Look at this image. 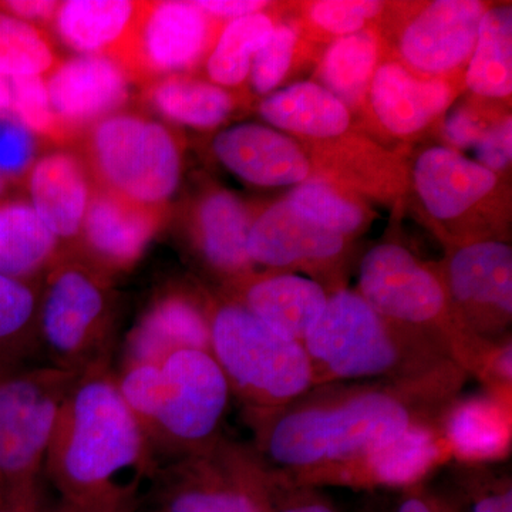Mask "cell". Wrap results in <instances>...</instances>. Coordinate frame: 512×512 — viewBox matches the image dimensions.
I'll list each match as a JSON object with an SVG mask.
<instances>
[{"label":"cell","mask_w":512,"mask_h":512,"mask_svg":"<svg viewBox=\"0 0 512 512\" xmlns=\"http://www.w3.org/2000/svg\"><path fill=\"white\" fill-rule=\"evenodd\" d=\"M12 89V116L35 137L62 144L70 134L57 119L50 104L49 93L42 77L9 79Z\"/></svg>","instance_id":"36"},{"label":"cell","mask_w":512,"mask_h":512,"mask_svg":"<svg viewBox=\"0 0 512 512\" xmlns=\"http://www.w3.org/2000/svg\"><path fill=\"white\" fill-rule=\"evenodd\" d=\"M414 184L434 218L453 220L490 194L497 177L456 150L433 147L414 165Z\"/></svg>","instance_id":"22"},{"label":"cell","mask_w":512,"mask_h":512,"mask_svg":"<svg viewBox=\"0 0 512 512\" xmlns=\"http://www.w3.org/2000/svg\"><path fill=\"white\" fill-rule=\"evenodd\" d=\"M181 348L210 350L207 315L185 293H163L131 333L126 365L154 362Z\"/></svg>","instance_id":"24"},{"label":"cell","mask_w":512,"mask_h":512,"mask_svg":"<svg viewBox=\"0 0 512 512\" xmlns=\"http://www.w3.org/2000/svg\"><path fill=\"white\" fill-rule=\"evenodd\" d=\"M467 86L478 96L503 99L512 92V9L485 10L467 70Z\"/></svg>","instance_id":"31"},{"label":"cell","mask_w":512,"mask_h":512,"mask_svg":"<svg viewBox=\"0 0 512 512\" xmlns=\"http://www.w3.org/2000/svg\"><path fill=\"white\" fill-rule=\"evenodd\" d=\"M274 28L271 18L262 12L231 20L208 59L207 70L212 82L225 87L244 82L251 72L256 52Z\"/></svg>","instance_id":"32"},{"label":"cell","mask_w":512,"mask_h":512,"mask_svg":"<svg viewBox=\"0 0 512 512\" xmlns=\"http://www.w3.org/2000/svg\"><path fill=\"white\" fill-rule=\"evenodd\" d=\"M76 373L52 365L0 373V493L35 487Z\"/></svg>","instance_id":"9"},{"label":"cell","mask_w":512,"mask_h":512,"mask_svg":"<svg viewBox=\"0 0 512 512\" xmlns=\"http://www.w3.org/2000/svg\"><path fill=\"white\" fill-rule=\"evenodd\" d=\"M144 99L164 119L195 128L220 126L234 110L222 87L177 74L147 83Z\"/></svg>","instance_id":"29"},{"label":"cell","mask_w":512,"mask_h":512,"mask_svg":"<svg viewBox=\"0 0 512 512\" xmlns=\"http://www.w3.org/2000/svg\"><path fill=\"white\" fill-rule=\"evenodd\" d=\"M42 284L0 275V373L26 366L40 349Z\"/></svg>","instance_id":"30"},{"label":"cell","mask_w":512,"mask_h":512,"mask_svg":"<svg viewBox=\"0 0 512 512\" xmlns=\"http://www.w3.org/2000/svg\"><path fill=\"white\" fill-rule=\"evenodd\" d=\"M346 241L306 220L288 200L276 202L252 221L248 254L266 268L323 271L338 264Z\"/></svg>","instance_id":"16"},{"label":"cell","mask_w":512,"mask_h":512,"mask_svg":"<svg viewBox=\"0 0 512 512\" xmlns=\"http://www.w3.org/2000/svg\"><path fill=\"white\" fill-rule=\"evenodd\" d=\"M82 158L93 185L147 207L165 208L181 178V150L164 124L114 113L87 128Z\"/></svg>","instance_id":"8"},{"label":"cell","mask_w":512,"mask_h":512,"mask_svg":"<svg viewBox=\"0 0 512 512\" xmlns=\"http://www.w3.org/2000/svg\"><path fill=\"white\" fill-rule=\"evenodd\" d=\"M377 46L370 33L357 32L336 40L322 63L325 89L348 106L366 92L375 74Z\"/></svg>","instance_id":"33"},{"label":"cell","mask_w":512,"mask_h":512,"mask_svg":"<svg viewBox=\"0 0 512 512\" xmlns=\"http://www.w3.org/2000/svg\"><path fill=\"white\" fill-rule=\"evenodd\" d=\"M235 298L242 308L285 338L303 343L325 311L329 293L325 286L308 276L275 272L251 274L231 281Z\"/></svg>","instance_id":"17"},{"label":"cell","mask_w":512,"mask_h":512,"mask_svg":"<svg viewBox=\"0 0 512 512\" xmlns=\"http://www.w3.org/2000/svg\"><path fill=\"white\" fill-rule=\"evenodd\" d=\"M210 350L245 412H266L313 387L303 343L285 338L234 301L205 311Z\"/></svg>","instance_id":"6"},{"label":"cell","mask_w":512,"mask_h":512,"mask_svg":"<svg viewBox=\"0 0 512 512\" xmlns=\"http://www.w3.org/2000/svg\"><path fill=\"white\" fill-rule=\"evenodd\" d=\"M380 10L382 3L375 0H322L313 3L311 18L319 28L343 37L360 32Z\"/></svg>","instance_id":"41"},{"label":"cell","mask_w":512,"mask_h":512,"mask_svg":"<svg viewBox=\"0 0 512 512\" xmlns=\"http://www.w3.org/2000/svg\"><path fill=\"white\" fill-rule=\"evenodd\" d=\"M165 208L147 207L93 185L84 218V259L110 275L131 268L164 222Z\"/></svg>","instance_id":"15"},{"label":"cell","mask_w":512,"mask_h":512,"mask_svg":"<svg viewBox=\"0 0 512 512\" xmlns=\"http://www.w3.org/2000/svg\"><path fill=\"white\" fill-rule=\"evenodd\" d=\"M37 160V140L12 114L0 116V175L19 180Z\"/></svg>","instance_id":"40"},{"label":"cell","mask_w":512,"mask_h":512,"mask_svg":"<svg viewBox=\"0 0 512 512\" xmlns=\"http://www.w3.org/2000/svg\"><path fill=\"white\" fill-rule=\"evenodd\" d=\"M140 3L127 0L60 2L53 25L64 45L83 56H116L136 22Z\"/></svg>","instance_id":"26"},{"label":"cell","mask_w":512,"mask_h":512,"mask_svg":"<svg viewBox=\"0 0 512 512\" xmlns=\"http://www.w3.org/2000/svg\"><path fill=\"white\" fill-rule=\"evenodd\" d=\"M117 384L156 457L173 463L221 439L232 393L210 350L181 348L154 362L128 363Z\"/></svg>","instance_id":"3"},{"label":"cell","mask_w":512,"mask_h":512,"mask_svg":"<svg viewBox=\"0 0 512 512\" xmlns=\"http://www.w3.org/2000/svg\"><path fill=\"white\" fill-rule=\"evenodd\" d=\"M468 377L447 362L409 379L320 384L278 409L245 412L251 447L266 466L302 477L440 423Z\"/></svg>","instance_id":"1"},{"label":"cell","mask_w":512,"mask_h":512,"mask_svg":"<svg viewBox=\"0 0 512 512\" xmlns=\"http://www.w3.org/2000/svg\"><path fill=\"white\" fill-rule=\"evenodd\" d=\"M59 3L49 0H8L0 2V10L36 26L37 23L53 22Z\"/></svg>","instance_id":"45"},{"label":"cell","mask_w":512,"mask_h":512,"mask_svg":"<svg viewBox=\"0 0 512 512\" xmlns=\"http://www.w3.org/2000/svg\"><path fill=\"white\" fill-rule=\"evenodd\" d=\"M454 483L471 512H512L511 474L494 464H458Z\"/></svg>","instance_id":"37"},{"label":"cell","mask_w":512,"mask_h":512,"mask_svg":"<svg viewBox=\"0 0 512 512\" xmlns=\"http://www.w3.org/2000/svg\"><path fill=\"white\" fill-rule=\"evenodd\" d=\"M252 218L247 205L227 191L205 195L195 208L194 234L204 261L231 281L251 274L248 254Z\"/></svg>","instance_id":"23"},{"label":"cell","mask_w":512,"mask_h":512,"mask_svg":"<svg viewBox=\"0 0 512 512\" xmlns=\"http://www.w3.org/2000/svg\"><path fill=\"white\" fill-rule=\"evenodd\" d=\"M441 430L451 458L460 464H494L511 450V399L487 393L448 407Z\"/></svg>","instance_id":"21"},{"label":"cell","mask_w":512,"mask_h":512,"mask_svg":"<svg viewBox=\"0 0 512 512\" xmlns=\"http://www.w3.org/2000/svg\"><path fill=\"white\" fill-rule=\"evenodd\" d=\"M484 131L485 128L481 126L480 121L466 109L454 110L448 114L444 123L447 140L458 148L476 147Z\"/></svg>","instance_id":"44"},{"label":"cell","mask_w":512,"mask_h":512,"mask_svg":"<svg viewBox=\"0 0 512 512\" xmlns=\"http://www.w3.org/2000/svg\"><path fill=\"white\" fill-rule=\"evenodd\" d=\"M485 9L476 0H437L407 26L404 59L423 73L454 69L473 53Z\"/></svg>","instance_id":"18"},{"label":"cell","mask_w":512,"mask_h":512,"mask_svg":"<svg viewBox=\"0 0 512 512\" xmlns=\"http://www.w3.org/2000/svg\"><path fill=\"white\" fill-rule=\"evenodd\" d=\"M440 423L416 427L386 446L291 480L315 488L353 490L403 491L423 484L429 474L451 460Z\"/></svg>","instance_id":"13"},{"label":"cell","mask_w":512,"mask_h":512,"mask_svg":"<svg viewBox=\"0 0 512 512\" xmlns=\"http://www.w3.org/2000/svg\"><path fill=\"white\" fill-rule=\"evenodd\" d=\"M195 3L208 15L231 20L259 13L268 5L264 0H198Z\"/></svg>","instance_id":"46"},{"label":"cell","mask_w":512,"mask_h":512,"mask_svg":"<svg viewBox=\"0 0 512 512\" xmlns=\"http://www.w3.org/2000/svg\"><path fill=\"white\" fill-rule=\"evenodd\" d=\"M26 178L30 205L60 244L80 238L93 191L82 158L53 151L37 158Z\"/></svg>","instance_id":"20"},{"label":"cell","mask_w":512,"mask_h":512,"mask_svg":"<svg viewBox=\"0 0 512 512\" xmlns=\"http://www.w3.org/2000/svg\"><path fill=\"white\" fill-rule=\"evenodd\" d=\"M47 476L77 512H133L158 460L109 365L76 376L64 396L45 458Z\"/></svg>","instance_id":"2"},{"label":"cell","mask_w":512,"mask_h":512,"mask_svg":"<svg viewBox=\"0 0 512 512\" xmlns=\"http://www.w3.org/2000/svg\"><path fill=\"white\" fill-rule=\"evenodd\" d=\"M0 512H40L37 485L0 493Z\"/></svg>","instance_id":"47"},{"label":"cell","mask_w":512,"mask_h":512,"mask_svg":"<svg viewBox=\"0 0 512 512\" xmlns=\"http://www.w3.org/2000/svg\"><path fill=\"white\" fill-rule=\"evenodd\" d=\"M130 80L113 57L80 56L57 63L46 87L57 119L74 137L127 103Z\"/></svg>","instance_id":"14"},{"label":"cell","mask_w":512,"mask_h":512,"mask_svg":"<svg viewBox=\"0 0 512 512\" xmlns=\"http://www.w3.org/2000/svg\"><path fill=\"white\" fill-rule=\"evenodd\" d=\"M261 116L279 130L302 136L330 138L348 130V106L319 84L296 83L266 97Z\"/></svg>","instance_id":"28"},{"label":"cell","mask_w":512,"mask_h":512,"mask_svg":"<svg viewBox=\"0 0 512 512\" xmlns=\"http://www.w3.org/2000/svg\"><path fill=\"white\" fill-rule=\"evenodd\" d=\"M440 278L474 335L488 342L503 340L512 316L510 245L500 241L464 245L448 258Z\"/></svg>","instance_id":"12"},{"label":"cell","mask_w":512,"mask_h":512,"mask_svg":"<svg viewBox=\"0 0 512 512\" xmlns=\"http://www.w3.org/2000/svg\"><path fill=\"white\" fill-rule=\"evenodd\" d=\"M476 148L477 163L487 170L500 171L507 168L512 158V121L507 117L497 126L485 128Z\"/></svg>","instance_id":"42"},{"label":"cell","mask_w":512,"mask_h":512,"mask_svg":"<svg viewBox=\"0 0 512 512\" xmlns=\"http://www.w3.org/2000/svg\"><path fill=\"white\" fill-rule=\"evenodd\" d=\"M268 467L251 446L221 437L164 471V512H262Z\"/></svg>","instance_id":"10"},{"label":"cell","mask_w":512,"mask_h":512,"mask_svg":"<svg viewBox=\"0 0 512 512\" xmlns=\"http://www.w3.org/2000/svg\"><path fill=\"white\" fill-rule=\"evenodd\" d=\"M56 64L55 50L42 30L0 10V76L42 77Z\"/></svg>","instance_id":"34"},{"label":"cell","mask_w":512,"mask_h":512,"mask_svg":"<svg viewBox=\"0 0 512 512\" xmlns=\"http://www.w3.org/2000/svg\"><path fill=\"white\" fill-rule=\"evenodd\" d=\"M313 387L357 380L409 379L453 362L419 330L386 318L348 289L329 293L325 311L303 340Z\"/></svg>","instance_id":"4"},{"label":"cell","mask_w":512,"mask_h":512,"mask_svg":"<svg viewBox=\"0 0 512 512\" xmlns=\"http://www.w3.org/2000/svg\"><path fill=\"white\" fill-rule=\"evenodd\" d=\"M296 40L298 33L291 26H278L272 30L252 60L249 76L256 93H271L285 79L291 67Z\"/></svg>","instance_id":"38"},{"label":"cell","mask_w":512,"mask_h":512,"mask_svg":"<svg viewBox=\"0 0 512 512\" xmlns=\"http://www.w3.org/2000/svg\"><path fill=\"white\" fill-rule=\"evenodd\" d=\"M396 512H460L443 495L434 493L426 485L417 484L402 491Z\"/></svg>","instance_id":"43"},{"label":"cell","mask_w":512,"mask_h":512,"mask_svg":"<svg viewBox=\"0 0 512 512\" xmlns=\"http://www.w3.org/2000/svg\"><path fill=\"white\" fill-rule=\"evenodd\" d=\"M359 295L380 315L433 340L487 392L497 387L504 339L488 342L474 335L454 308L440 275L409 249L396 244L370 249L360 262Z\"/></svg>","instance_id":"5"},{"label":"cell","mask_w":512,"mask_h":512,"mask_svg":"<svg viewBox=\"0 0 512 512\" xmlns=\"http://www.w3.org/2000/svg\"><path fill=\"white\" fill-rule=\"evenodd\" d=\"M12 114V89L10 80L0 76V116Z\"/></svg>","instance_id":"48"},{"label":"cell","mask_w":512,"mask_h":512,"mask_svg":"<svg viewBox=\"0 0 512 512\" xmlns=\"http://www.w3.org/2000/svg\"><path fill=\"white\" fill-rule=\"evenodd\" d=\"M64 254L30 202L0 200V275L36 281Z\"/></svg>","instance_id":"27"},{"label":"cell","mask_w":512,"mask_h":512,"mask_svg":"<svg viewBox=\"0 0 512 512\" xmlns=\"http://www.w3.org/2000/svg\"><path fill=\"white\" fill-rule=\"evenodd\" d=\"M286 200L306 220L343 238L357 231L363 222L362 211L356 204L323 183L299 184Z\"/></svg>","instance_id":"35"},{"label":"cell","mask_w":512,"mask_h":512,"mask_svg":"<svg viewBox=\"0 0 512 512\" xmlns=\"http://www.w3.org/2000/svg\"><path fill=\"white\" fill-rule=\"evenodd\" d=\"M215 156L231 173L259 187H291L305 181L309 163L291 138L271 127L245 123L214 138Z\"/></svg>","instance_id":"19"},{"label":"cell","mask_w":512,"mask_h":512,"mask_svg":"<svg viewBox=\"0 0 512 512\" xmlns=\"http://www.w3.org/2000/svg\"><path fill=\"white\" fill-rule=\"evenodd\" d=\"M60 512H77V511L69 510V508L62 507V508H60Z\"/></svg>","instance_id":"50"},{"label":"cell","mask_w":512,"mask_h":512,"mask_svg":"<svg viewBox=\"0 0 512 512\" xmlns=\"http://www.w3.org/2000/svg\"><path fill=\"white\" fill-rule=\"evenodd\" d=\"M9 187V181L6 180L5 177H2L0 175V200H2L3 195H5V192L8 191Z\"/></svg>","instance_id":"49"},{"label":"cell","mask_w":512,"mask_h":512,"mask_svg":"<svg viewBox=\"0 0 512 512\" xmlns=\"http://www.w3.org/2000/svg\"><path fill=\"white\" fill-rule=\"evenodd\" d=\"M109 276L73 252L46 272L39 339L50 365L76 375L109 365L116 319Z\"/></svg>","instance_id":"7"},{"label":"cell","mask_w":512,"mask_h":512,"mask_svg":"<svg viewBox=\"0 0 512 512\" xmlns=\"http://www.w3.org/2000/svg\"><path fill=\"white\" fill-rule=\"evenodd\" d=\"M262 512H339L319 488L295 483L274 468L266 474Z\"/></svg>","instance_id":"39"},{"label":"cell","mask_w":512,"mask_h":512,"mask_svg":"<svg viewBox=\"0 0 512 512\" xmlns=\"http://www.w3.org/2000/svg\"><path fill=\"white\" fill-rule=\"evenodd\" d=\"M211 37L208 13L195 2L140 3L136 22L113 57L137 82H154L191 69Z\"/></svg>","instance_id":"11"},{"label":"cell","mask_w":512,"mask_h":512,"mask_svg":"<svg viewBox=\"0 0 512 512\" xmlns=\"http://www.w3.org/2000/svg\"><path fill=\"white\" fill-rule=\"evenodd\" d=\"M373 110L380 123L397 136H409L447 109L450 86L443 80H420L404 67L386 63L373 74Z\"/></svg>","instance_id":"25"}]
</instances>
